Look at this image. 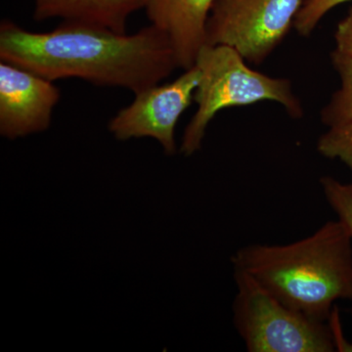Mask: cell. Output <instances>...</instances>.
<instances>
[{"instance_id":"obj_1","label":"cell","mask_w":352,"mask_h":352,"mask_svg":"<svg viewBox=\"0 0 352 352\" xmlns=\"http://www.w3.org/2000/svg\"><path fill=\"white\" fill-rule=\"evenodd\" d=\"M0 60L51 82L80 78L134 94L159 85L178 68L170 41L153 25L127 34L62 22L52 31L36 32L4 20L0 25Z\"/></svg>"},{"instance_id":"obj_2","label":"cell","mask_w":352,"mask_h":352,"mask_svg":"<svg viewBox=\"0 0 352 352\" xmlns=\"http://www.w3.org/2000/svg\"><path fill=\"white\" fill-rule=\"evenodd\" d=\"M234 270L251 275L287 307L328 321L340 300H352V239L339 219L287 245H245Z\"/></svg>"},{"instance_id":"obj_3","label":"cell","mask_w":352,"mask_h":352,"mask_svg":"<svg viewBox=\"0 0 352 352\" xmlns=\"http://www.w3.org/2000/svg\"><path fill=\"white\" fill-rule=\"evenodd\" d=\"M245 61L237 50L224 44L206 43L199 51L194 64L200 72L194 95L198 108L183 133L180 152L184 156L201 149L208 124L223 109L272 101L294 119L302 117V103L289 80L263 75Z\"/></svg>"},{"instance_id":"obj_4","label":"cell","mask_w":352,"mask_h":352,"mask_svg":"<svg viewBox=\"0 0 352 352\" xmlns=\"http://www.w3.org/2000/svg\"><path fill=\"white\" fill-rule=\"evenodd\" d=\"M233 322L250 352L336 351L328 321L292 309L251 275L234 270Z\"/></svg>"},{"instance_id":"obj_5","label":"cell","mask_w":352,"mask_h":352,"mask_svg":"<svg viewBox=\"0 0 352 352\" xmlns=\"http://www.w3.org/2000/svg\"><path fill=\"white\" fill-rule=\"evenodd\" d=\"M305 0H215L207 43L224 44L261 64L283 41Z\"/></svg>"},{"instance_id":"obj_6","label":"cell","mask_w":352,"mask_h":352,"mask_svg":"<svg viewBox=\"0 0 352 352\" xmlns=\"http://www.w3.org/2000/svg\"><path fill=\"white\" fill-rule=\"evenodd\" d=\"M199 82L200 72L194 65L173 82L141 90L110 120L109 131L120 141L155 139L166 155L175 154L176 124L193 100Z\"/></svg>"},{"instance_id":"obj_7","label":"cell","mask_w":352,"mask_h":352,"mask_svg":"<svg viewBox=\"0 0 352 352\" xmlns=\"http://www.w3.org/2000/svg\"><path fill=\"white\" fill-rule=\"evenodd\" d=\"M61 92L29 69L0 63V134L15 140L50 129Z\"/></svg>"},{"instance_id":"obj_8","label":"cell","mask_w":352,"mask_h":352,"mask_svg":"<svg viewBox=\"0 0 352 352\" xmlns=\"http://www.w3.org/2000/svg\"><path fill=\"white\" fill-rule=\"evenodd\" d=\"M215 0H147L145 10L151 25L168 38L178 68L195 64L207 43V25Z\"/></svg>"},{"instance_id":"obj_9","label":"cell","mask_w":352,"mask_h":352,"mask_svg":"<svg viewBox=\"0 0 352 352\" xmlns=\"http://www.w3.org/2000/svg\"><path fill=\"white\" fill-rule=\"evenodd\" d=\"M146 3L147 0H34V19H61L126 34L129 18L145 9Z\"/></svg>"},{"instance_id":"obj_10","label":"cell","mask_w":352,"mask_h":352,"mask_svg":"<svg viewBox=\"0 0 352 352\" xmlns=\"http://www.w3.org/2000/svg\"><path fill=\"white\" fill-rule=\"evenodd\" d=\"M332 61L340 85L322 110V122L328 127L352 122V59L335 50Z\"/></svg>"},{"instance_id":"obj_11","label":"cell","mask_w":352,"mask_h":352,"mask_svg":"<svg viewBox=\"0 0 352 352\" xmlns=\"http://www.w3.org/2000/svg\"><path fill=\"white\" fill-rule=\"evenodd\" d=\"M317 150L322 156L339 160L352 170V122L329 127L318 139Z\"/></svg>"},{"instance_id":"obj_12","label":"cell","mask_w":352,"mask_h":352,"mask_svg":"<svg viewBox=\"0 0 352 352\" xmlns=\"http://www.w3.org/2000/svg\"><path fill=\"white\" fill-rule=\"evenodd\" d=\"M320 185L326 201L338 219L346 227L352 239V183L340 182L331 176H324Z\"/></svg>"},{"instance_id":"obj_13","label":"cell","mask_w":352,"mask_h":352,"mask_svg":"<svg viewBox=\"0 0 352 352\" xmlns=\"http://www.w3.org/2000/svg\"><path fill=\"white\" fill-rule=\"evenodd\" d=\"M352 0H305L296 15L294 27L300 36H309L324 16L333 8Z\"/></svg>"},{"instance_id":"obj_14","label":"cell","mask_w":352,"mask_h":352,"mask_svg":"<svg viewBox=\"0 0 352 352\" xmlns=\"http://www.w3.org/2000/svg\"><path fill=\"white\" fill-rule=\"evenodd\" d=\"M335 41L336 50L352 59V8L338 25Z\"/></svg>"},{"instance_id":"obj_15","label":"cell","mask_w":352,"mask_h":352,"mask_svg":"<svg viewBox=\"0 0 352 352\" xmlns=\"http://www.w3.org/2000/svg\"><path fill=\"white\" fill-rule=\"evenodd\" d=\"M329 326L332 331L333 344L336 351L352 352V342H347L342 333V322H340L339 310L333 307L328 319Z\"/></svg>"}]
</instances>
